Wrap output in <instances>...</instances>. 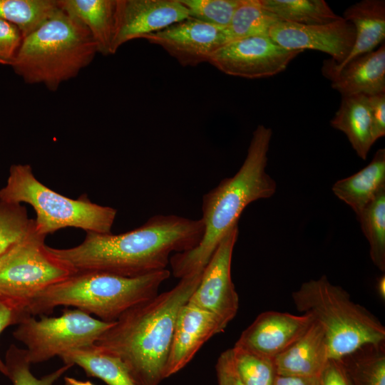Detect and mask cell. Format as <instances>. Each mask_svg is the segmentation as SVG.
Instances as JSON below:
<instances>
[{
  "label": "cell",
  "instance_id": "14",
  "mask_svg": "<svg viewBox=\"0 0 385 385\" xmlns=\"http://www.w3.org/2000/svg\"><path fill=\"white\" fill-rule=\"evenodd\" d=\"M269 36L286 49L319 51L341 63L353 47L355 30L343 17L331 23L313 25L279 21L270 29Z\"/></svg>",
  "mask_w": 385,
  "mask_h": 385
},
{
  "label": "cell",
  "instance_id": "33",
  "mask_svg": "<svg viewBox=\"0 0 385 385\" xmlns=\"http://www.w3.org/2000/svg\"><path fill=\"white\" fill-rule=\"evenodd\" d=\"M23 37L14 24L0 18V63L10 66Z\"/></svg>",
  "mask_w": 385,
  "mask_h": 385
},
{
  "label": "cell",
  "instance_id": "22",
  "mask_svg": "<svg viewBox=\"0 0 385 385\" xmlns=\"http://www.w3.org/2000/svg\"><path fill=\"white\" fill-rule=\"evenodd\" d=\"M60 8L76 17L88 29L98 51L111 53L116 0H58Z\"/></svg>",
  "mask_w": 385,
  "mask_h": 385
},
{
  "label": "cell",
  "instance_id": "19",
  "mask_svg": "<svg viewBox=\"0 0 385 385\" xmlns=\"http://www.w3.org/2000/svg\"><path fill=\"white\" fill-rule=\"evenodd\" d=\"M329 359L325 333L314 320L302 336L272 361L275 374L318 377Z\"/></svg>",
  "mask_w": 385,
  "mask_h": 385
},
{
  "label": "cell",
  "instance_id": "13",
  "mask_svg": "<svg viewBox=\"0 0 385 385\" xmlns=\"http://www.w3.org/2000/svg\"><path fill=\"white\" fill-rule=\"evenodd\" d=\"M143 38L162 47L183 66L207 62L215 50L227 43L225 29L190 17Z\"/></svg>",
  "mask_w": 385,
  "mask_h": 385
},
{
  "label": "cell",
  "instance_id": "34",
  "mask_svg": "<svg viewBox=\"0 0 385 385\" xmlns=\"http://www.w3.org/2000/svg\"><path fill=\"white\" fill-rule=\"evenodd\" d=\"M317 385H352L341 359H329L317 377Z\"/></svg>",
  "mask_w": 385,
  "mask_h": 385
},
{
  "label": "cell",
  "instance_id": "11",
  "mask_svg": "<svg viewBox=\"0 0 385 385\" xmlns=\"http://www.w3.org/2000/svg\"><path fill=\"white\" fill-rule=\"evenodd\" d=\"M238 224L224 236L207 265L188 302L215 314L227 327L239 309V296L231 277L234 246Z\"/></svg>",
  "mask_w": 385,
  "mask_h": 385
},
{
  "label": "cell",
  "instance_id": "23",
  "mask_svg": "<svg viewBox=\"0 0 385 385\" xmlns=\"http://www.w3.org/2000/svg\"><path fill=\"white\" fill-rule=\"evenodd\" d=\"M59 357L64 364L77 365L88 376L98 378L108 385H136L120 359L94 344L71 350Z\"/></svg>",
  "mask_w": 385,
  "mask_h": 385
},
{
  "label": "cell",
  "instance_id": "21",
  "mask_svg": "<svg viewBox=\"0 0 385 385\" xmlns=\"http://www.w3.org/2000/svg\"><path fill=\"white\" fill-rule=\"evenodd\" d=\"M330 125L346 135L360 158L366 159L376 142L373 137L368 96L361 94L342 96Z\"/></svg>",
  "mask_w": 385,
  "mask_h": 385
},
{
  "label": "cell",
  "instance_id": "26",
  "mask_svg": "<svg viewBox=\"0 0 385 385\" xmlns=\"http://www.w3.org/2000/svg\"><path fill=\"white\" fill-rule=\"evenodd\" d=\"M340 359L352 385H385V342L364 345Z\"/></svg>",
  "mask_w": 385,
  "mask_h": 385
},
{
  "label": "cell",
  "instance_id": "36",
  "mask_svg": "<svg viewBox=\"0 0 385 385\" xmlns=\"http://www.w3.org/2000/svg\"><path fill=\"white\" fill-rule=\"evenodd\" d=\"M218 385H245L235 372L229 349L222 352L215 365Z\"/></svg>",
  "mask_w": 385,
  "mask_h": 385
},
{
  "label": "cell",
  "instance_id": "40",
  "mask_svg": "<svg viewBox=\"0 0 385 385\" xmlns=\"http://www.w3.org/2000/svg\"><path fill=\"white\" fill-rule=\"evenodd\" d=\"M65 385H94L88 381H80L72 377L66 376L64 378Z\"/></svg>",
  "mask_w": 385,
  "mask_h": 385
},
{
  "label": "cell",
  "instance_id": "20",
  "mask_svg": "<svg viewBox=\"0 0 385 385\" xmlns=\"http://www.w3.org/2000/svg\"><path fill=\"white\" fill-rule=\"evenodd\" d=\"M385 187V150L379 149L371 161L359 172L334 183L333 193L348 205L356 217Z\"/></svg>",
  "mask_w": 385,
  "mask_h": 385
},
{
  "label": "cell",
  "instance_id": "28",
  "mask_svg": "<svg viewBox=\"0 0 385 385\" xmlns=\"http://www.w3.org/2000/svg\"><path fill=\"white\" fill-rule=\"evenodd\" d=\"M374 265L385 271V187L357 216Z\"/></svg>",
  "mask_w": 385,
  "mask_h": 385
},
{
  "label": "cell",
  "instance_id": "24",
  "mask_svg": "<svg viewBox=\"0 0 385 385\" xmlns=\"http://www.w3.org/2000/svg\"><path fill=\"white\" fill-rule=\"evenodd\" d=\"M261 6L283 21L313 25L331 23L342 18L324 0H258Z\"/></svg>",
  "mask_w": 385,
  "mask_h": 385
},
{
  "label": "cell",
  "instance_id": "39",
  "mask_svg": "<svg viewBox=\"0 0 385 385\" xmlns=\"http://www.w3.org/2000/svg\"><path fill=\"white\" fill-rule=\"evenodd\" d=\"M376 290L381 299H385V276L379 277L377 279Z\"/></svg>",
  "mask_w": 385,
  "mask_h": 385
},
{
  "label": "cell",
  "instance_id": "17",
  "mask_svg": "<svg viewBox=\"0 0 385 385\" xmlns=\"http://www.w3.org/2000/svg\"><path fill=\"white\" fill-rule=\"evenodd\" d=\"M343 18L354 27L353 47L346 59L337 63L332 58L324 61V74L334 72L347 63L363 54L369 53L385 38V1L362 0L349 6Z\"/></svg>",
  "mask_w": 385,
  "mask_h": 385
},
{
  "label": "cell",
  "instance_id": "4",
  "mask_svg": "<svg viewBox=\"0 0 385 385\" xmlns=\"http://www.w3.org/2000/svg\"><path fill=\"white\" fill-rule=\"evenodd\" d=\"M170 276L168 269L127 277L94 272H75L51 285L29 304L31 316L51 314L58 306L74 307L106 322H115L130 307L158 294Z\"/></svg>",
  "mask_w": 385,
  "mask_h": 385
},
{
  "label": "cell",
  "instance_id": "7",
  "mask_svg": "<svg viewBox=\"0 0 385 385\" xmlns=\"http://www.w3.org/2000/svg\"><path fill=\"white\" fill-rule=\"evenodd\" d=\"M0 202L32 206L36 231L46 237L65 227L111 233L117 214L113 207L92 202L86 194L71 199L50 189L36 178L29 164L10 167L6 184L0 190Z\"/></svg>",
  "mask_w": 385,
  "mask_h": 385
},
{
  "label": "cell",
  "instance_id": "18",
  "mask_svg": "<svg viewBox=\"0 0 385 385\" xmlns=\"http://www.w3.org/2000/svg\"><path fill=\"white\" fill-rule=\"evenodd\" d=\"M342 96L385 93V44L356 57L334 72L324 74Z\"/></svg>",
  "mask_w": 385,
  "mask_h": 385
},
{
  "label": "cell",
  "instance_id": "8",
  "mask_svg": "<svg viewBox=\"0 0 385 385\" xmlns=\"http://www.w3.org/2000/svg\"><path fill=\"white\" fill-rule=\"evenodd\" d=\"M45 238L34 229L0 257V301L21 320L38 294L74 272L48 252Z\"/></svg>",
  "mask_w": 385,
  "mask_h": 385
},
{
  "label": "cell",
  "instance_id": "3",
  "mask_svg": "<svg viewBox=\"0 0 385 385\" xmlns=\"http://www.w3.org/2000/svg\"><path fill=\"white\" fill-rule=\"evenodd\" d=\"M272 135L271 128L258 125L239 170L204 195L200 218L205 227L203 236L193 249L170 257L173 276L181 279L202 272L222 239L238 224L245 207L275 193L276 183L265 170Z\"/></svg>",
  "mask_w": 385,
  "mask_h": 385
},
{
  "label": "cell",
  "instance_id": "2",
  "mask_svg": "<svg viewBox=\"0 0 385 385\" xmlns=\"http://www.w3.org/2000/svg\"><path fill=\"white\" fill-rule=\"evenodd\" d=\"M202 272L184 277L172 289L130 307L94 343L120 359L136 385H158L165 379L178 315Z\"/></svg>",
  "mask_w": 385,
  "mask_h": 385
},
{
  "label": "cell",
  "instance_id": "38",
  "mask_svg": "<svg viewBox=\"0 0 385 385\" xmlns=\"http://www.w3.org/2000/svg\"><path fill=\"white\" fill-rule=\"evenodd\" d=\"M272 385H317V377L275 374Z\"/></svg>",
  "mask_w": 385,
  "mask_h": 385
},
{
  "label": "cell",
  "instance_id": "29",
  "mask_svg": "<svg viewBox=\"0 0 385 385\" xmlns=\"http://www.w3.org/2000/svg\"><path fill=\"white\" fill-rule=\"evenodd\" d=\"M229 352L233 369L245 385H272L275 376L272 359L237 345Z\"/></svg>",
  "mask_w": 385,
  "mask_h": 385
},
{
  "label": "cell",
  "instance_id": "16",
  "mask_svg": "<svg viewBox=\"0 0 385 385\" xmlns=\"http://www.w3.org/2000/svg\"><path fill=\"white\" fill-rule=\"evenodd\" d=\"M225 328L215 314L188 302L177 317L164 378L183 369L208 339Z\"/></svg>",
  "mask_w": 385,
  "mask_h": 385
},
{
  "label": "cell",
  "instance_id": "12",
  "mask_svg": "<svg viewBox=\"0 0 385 385\" xmlns=\"http://www.w3.org/2000/svg\"><path fill=\"white\" fill-rule=\"evenodd\" d=\"M189 18L180 0H116L111 53L128 41Z\"/></svg>",
  "mask_w": 385,
  "mask_h": 385
},
{
  "label": "cell",
  "instance_id": "6",
  "mask_svg": "<svg viewBox=\"0 0 385 385\" xmlns=\"http://www.w3.org/2000/svg\"><path fill=\"white\" fill-rule=\"evenodd\" d=\"M292 297L298 311L312 315L323 328L329 359H340L364 345L385 342V327L378 318L325 275L302 283Z\"/></svg>",
  "mask_w": 385,
  "mask_h": 385
},
{
  "label": "cell",
  "instance_id": "31",
  "mask_svg": "<svg viewBox=\"0 0 385 385\" xmlns=\"http://www.w3.org/2000/svg\"><path fill=\"white\" fill-rule=\"evenodd\" d=\"M7 377L13 385H53L71 366L64 364L49 374L36 378L30 371V365L26 349L11 344L5 355Z\"/></svg>",
  "mask_w": 385,
  "mask_h": 385
},
{
  "label": "cell",
  "instance_id": "37",
  "mask_svg": "<svg viewBox=\"0 0 385 385\" xmlns=\"http://www.w3.org/2000/svg\"><path fill=\"white\" fill-rule=\"evenodd\" d=\"M21 318L11 308L0 301V334L8 327L18 324ZM0 373L7 376L8 371L5 363L0 357Z\"/></svg>",
  "mask_w": 385,
  "mask_h": 385
},
{
  "label": "cell",
  "instance_id": "1",
  "mask_svg": "<svg viewBox=\"0 0 385 385\" xmlns=\"http://www.w3.org/2000/svg\"><path fill=\"white\" fill-rule=\"evenodd\" d=\"M201 219L155 215L133 230L113 235L87 232L78 245L48 252L75 272L135 277L166 269L171 254L196 247L204 234Z\"/></svg>",
  "mask_w": 385,
  "mask_h": 385
},
{
  "label": "cell",
  "instance_id": "25",
  "mask_svg": "<svg viewBox=\"0 0 385 385\" xmlns=\"http://www.w3.org/2000/svg\"><path fill=\"white\" fill-rule=\"evenodd\" d=\"M60 10L56 0H0V18L17 26L23 38Z\"/></svg>",
  "mask_w": 385,
  "mask_h": 385
},
{
  "label": "cell",
  "instance_id": "15",
  "mask_svg": "<svg viewBox=\"0 0 385 385\" xmlns=\"http://www.w3.org/2000/svg\"><path fill=\"white\" fill-rule=\"evenodd\" d=\"M313 322L309 314L265 312L242 332L235 345L273 359L302 336Z\"/></svg>",
  "mask_w": 385,
  "mask_h": 385
},
{
  "label": "cell",
  "instance_id": "27",
  "mask_svg": "<svg viewBox=\"0 0 385 385\" xmlns=\"http://www.w3.org/2000/svg\"><path fill=\"white\" fill-rule=\"evenodd\" d=\"M279 21L263 9L258 0H242L225 29L227 43L247 37L269 36L270 29Z\"/></svg>",
  "mask_w": 385,
  "mask_h": 385
},
{
  "label": "cell",
  "instance_id": "10",
  "mask_svg": "<svg viewBox=\"0 0 385 385\" xmlns=\"http://www.w3.org/2000/svg\"><path fill=\"white\" fill-rule=\"evenodd\" d=\"M302 52L286 49L269 36H256L222 45L210 55L207 62L227 75L256 79L282 72Z\"/></svg>",
  "mask_w": 385,
  "mask_h": 385
},
{
  "label": "cell",
  "instance_id": "30",
  "mask_svg": "<svg viewBox=\"0 0 385 385\" xmlns=\"http://www.w3.org/2000/svg\"><path fill=\"white\" fill-rule=\"evenodd\" d=\"M34 229L23 205L0 202V257Z\"/></svg>",
  "mask_w": 385,
  "mask_h": 385
},
{
  "label": "cell",
  "instance_id": "5",
  "mask_svg": "<svg viewBox=\"0 0 385 385\" xmlns=\"http://www.w3.org/2000/svg\"><path fill=\"white\" fill-rule=\"evenodd\" d=\"M97 53L86 26L61 9L22 39L10 66L26 83L43 84L56 91L88 66Z\"/></svg>",
  "mask_w": 385,
  "mask_h": 385
},
{
  "label": "cell",
  "instance_id": "9",
  "mask_svg": "<svg viewBox=\"0 0 385 385\" xmlns=\"http://www.w3.org/2000/svg\"><path fill=\"white\" fill-rule=\"evenodd\" d=\"M113 322H106L80 310L64 309L56 317L23 319L13 332L26 346L31 364L48 361L75 349L93 344Z\"/></svg>",
  "mask_w": 385,
  "mask_h": 385
},
{
  "label": "cell",
  "instance_id": "32",
  "mask_svg": "<svg viewBox=\"0 0 385 385\" xmlns=\"http://www.w3.org/2000/svg\"><path fill=\"white\" fill-rule=\"evenodd\" d=\"M242 0H180L189 17L226 29Z\"/></svg>",
  "mask_w": 385,
  "mask_h": 385
},
{
  "label": "cell",
  "instance_id": "35",
  "mask_svg": "<svg viewBox=\"0 0 385 385\" xmlns=\"http://www.w3.org/2000/svg\"><path fill=\"white\" fill-rule=\"evenodd\" d=\"M372 133L375 141L385 135V93L368 96Z\"/></svg>",
  "mask_w": 385,
  "mask_h": 385
}]
</instances>
